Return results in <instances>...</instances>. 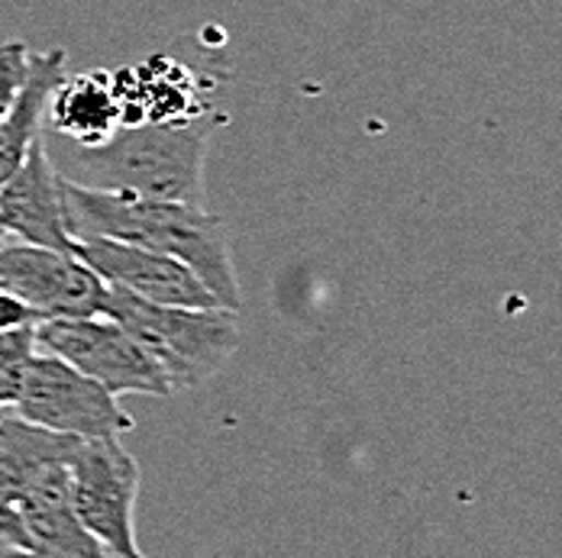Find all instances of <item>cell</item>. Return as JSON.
I'll use <instances>...</instances> for the list:
<instances>
[{
  "label": "cell",
  "mask_w": 562,
  "mask_h": 558,
  "mask_svg": "<svg viewBox=\"0 0 562 558\" xmlns=\"http://www.w3.org/2000/svg\"><path fill=\"white\" fill-rule=\"evenodd\" d=\"M0 224L10 239L75 252V239L65 220L61 174L46 152L43 136L30 146L23 166L0 184Z\"/></svg>",
  "instance_id": "obj_9"
},
{
  "label": "cell",
  "mask_w": 562,
  "mask_h": 558,
  "mask_svg": "<svg viewBox=\"0 0 562 558\" xmlns=\"http://www.w3.org/2000/svg\"><path fill=\"white\" fill-rule=\"evenodd\" d=\"M78 443L75 436L33 426L16 413H0V501L13 506L43 468L58 462L68 465Z\"/></svg>",
  "instance_id": "obj_14"
},
{
  "label": "cell",
  "mask_w": 562,
  "mask_h": 558,
  "mask_svg": "<svg viewBox=\"0 0 562 558\" xmlns=\"http://www.w3.org/2000/svg\"><path fill=\"white\" fill-rule=\"evenodd\" d=\"M7 239H10V232H7V229H3V224H0V246H3Z\"/></svg>",
  "instance_id": "obj_20"
},
{
  "label": "cell",
  "mask_w": 562,
  "mask_h": 558,
  "mask_svg": "<svg viewBox=\"0 0 562 558\" xmlns=\"http://www.w3.org/2000/svg\"><path fill=\"white\" fill-rule=\"evenodd\" d=\"M40 352L58 355L111 394L171 397V382L156 355L108 317H75L36 323Z\"/></svg>",
  "instance_id": "obj_4"
},
{
  "label": "cell",
  "mask_w": 562,
  "mask_h": 558,
  "mask_svg": "<svg viewBox=\"0 0 562 558\" xmlns=\"http://www.w3.org/2000/svg\"><path fill=\"white\" fill-rule=\"evenodd\" d=\"M0 287L40 314V320L101 317L108 284L75 252L7 239L0 246Z\"/></svg>",
  "instance_id": "obj_7"
},
{
  "label": "cell",
  "mask_w": 562,
  "mask_h": 558,
  "mask_svg": "<svg viewBox=\"0 0 562 558\" xmlns=\"http://www.w3.org/2000/svg\"><path fill=\"white\" fill-rule=\"evenodd\" d=\"M46 123L53 136H65L71 146H101L123 126L120 101L108 71L65 75L46 104Z\"/></svg>",
  "instance_id": "obj_12"
},
{
  "label": "cell",
  "mask_w": 562,
  "mask_h": 558,
  "mask_svg": "<svg viewBox=\"0 0 562 558\" xmlns=\"http://www.w3.org/2000/svg\"><path fill=\"white\" fill-rule=\"evenodd\" d=\"M71 239H116L191 269L226 310H243V291L226 224L207 207L81 187L61 178Z\"/></svg>",
  "instance_id": "obj_1"
},
{
  "label": "cell",
  "mask_w": 562,
  "mask_h": 558,
  "mask_svg": "<svg viewBox=\"0 0 562 558\" xmlns=\"http://www.w3.org/2000/svg\"><path fill=\"white\" fill-rule=\"evenodd\" d=\"M101 317L120 323L156 355L175 394L217 378L239 349V314L226 307H166L108 287Z\"/></svg>",
  "instance_id": "obj_3"
},
{
  "label": "cell",
  "mask_w": 562,
  "mask_h": 558,
  "mask_svg": "<svg viewBox=\"0 0 562 558\" xmlns=\"http://www.w3.org/2000/svg\"><path fill=\"white\" fill-rule=\"evenodd\" d=\"M71 503L81 526L113 556H143L136 543L139 462L120 440H81L68 458Z\"/></svg>",
  "instance_id": "obj_5"
},
{
  "label": "cell",
  "mask_w": 562,
  "mask_h": 558,
  "mask_svg": "<svg viewBox=\"0 0 562 558\" xmlns=\"http://www.w3.org/2000/svg\"><path fill=\"white\" fill-rule=\"evenodd\" d=\"M13 413L33 426L75 440H120L133 430V417L116 394L49 352H36L30 362Z\"/></svg>",
  "instance_id": "obj_6"
},
{
  "label": "cell",
  "mask_w": 562,
  "mask_h": 558,
  "mask_svg": "<svg viewBox=\"0 0 562 558\" xmlns=\"http://www.w3.org/2000/svg\"><path fill=\"white\" fill-rule=\"evenodd\" d=\"M123 126L133 123H184L217 107L207 98L201 71L171 56H153L111 75Z\"/></svg>",
  "instance_id": "obj_10"
},
{
  "label": "cell",
  "mask_w": 562,
  "mask_h": 558,
  "mask_svg": "<svg viewBox=\"0 0 562 558\" xmlns=\"http://www.w3.org/2000/svg\"><path fill=\"white\" fill-rule=\"evenodd\" d=\"M36 323H43L40 314L33 307H26L20 297H13L10 291L0 287V333L20 330V327H36Z\"/></svg>",
  "instance_id": "obj_17"
},
{
  "label": "cell",
  "mask_w": 562,
  "mask_h": 558,
  "mask_svg": "<svg viewBox=\"0 0 562 558\" xmlns=\"http://www.w3.org/2000/svg\"><path fill=\"white\" fill-rule=\"evenodd\" d=\"M36 352H40L36 327H20V330L0 333V413L16 407Z\"/></svg>",
  "instance_id": "obj_15"
},
{
  "label": "cell",
  "mask_w": 562,
  "mask_h": 558,
  "mask_svg": "<svg viewBox=\"0 0 562 558\" xmlns=\"http://www.w3.org/2000/svg\"><path fill=\"white\" fill-rule=\"evenodd\" d=\"M101 558H130V556H113V553H104ZM136 558H146V556H136Z\"/></svg>",
  "instance_id": "obj_21"
},
{
  "label": "cell",
  "mask_w": 562,
  "mask_h": 558,
  "mask_svg": "<svg viewBox=\"0 0 562 558\" xmlns=\"http://www.w3.org/2000/svg\"><path fill=\"white\" fill-rule=\"evenodd\" d=\"M0 543L7 546H16L23 549V533H20V520H16V510L10 503L0 501Z\"/></svg>",
  "instance_id": "obj_18"
},
{
  "label": "cell",
  "mask_w": 562,
  "mask_h": 558,
  "mask_svg": "<svg viewBox=\"0 0 562 558\" xmlns=\"http://www.w3.org/2000/svg\"><path fill=\"white\" fill-rule=\"evenodd\" d=\"M75 255L108 287L130 297L166 307H221L201 278L169 255L116 239H78Z\"/></svg>",
  "instance_id": "obj_8"
},
{
  "label": "cell",
  "mask_w": 562,
  "mask_h": 558,
  "mask_svg": "<svg viewBox=\"0 0 562 558\" xmlns=\"http://www.w3.org/2000/svg\"><path fill=\"white\" fill-rule=\"evenodd\" d=\"M26 71H30V46L20 39L0 43V123L13 107V101L26 81Z\"/></svg>",
  "instance_id": "obj_16"
},
{
  "label": "cell",
  "mask_w": 562,
  "mask_h": 558,
  "mask_svg": "<svg viewBox=\"0 0 562 558\" xmlns=\"http://www.w3.org/2000/svg\"><path fill=\"white\" fill-rule=\"evenodd\" d=\"M68 75V56L65 49L49 53H30V71L26 81L0 123V184L23 166L30 146L43 136L46 104L58 88V81Z\"/></svg>",
  "instance_id": "obj_13"
},
{
  "label": "cell",
  "mask_w": 562,
  "mask_h": 558,
  "mask_svg": "<svg viewBox=\"0 0 562 558\" xmlns=\"http://www.w3.org/2000/svg\"><path fill=\"white\" fill-rule=\"evenodd\" d=\"M224 111L184 123H133L120 126L101 146H68L58 174L71 184L207 207L204 162Z\"/></svg>",
  "instance_id": "obj_2"
},
{
  "label": "cell",
  "mask_w": 562,
  "mask_h": 558,
  "mask_svg": "<svg viewBox=\"0 0 562 558\" xmlns=\"http://www.w3.org/2000/svg\"><path fill=\"white\" fill-rule=\"evenodd\" d=\"M13 510L23 533V553L30 558L104 556V546L81 526L75 513L65 462L43 468L33 485L16 498Z\"/></svg>",
  "instance_id": "obj_11"
},
{
  "label": "cell",
  "mask_w": 562,
  "mask_h": 558,
  "mask_svg": "<svg viewBox=\"0 0 562 558\" xmlns=\"http://www.w3.org/2000/svg\"><path fill=\"white\" fill-rule=\"evenodd\" d=\"M0 558H30L23 549H16V546H7V543H0Z\"/></svg>",
  "instance_id": "obj_19"
}]
</instances>
